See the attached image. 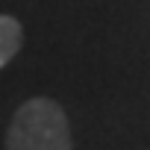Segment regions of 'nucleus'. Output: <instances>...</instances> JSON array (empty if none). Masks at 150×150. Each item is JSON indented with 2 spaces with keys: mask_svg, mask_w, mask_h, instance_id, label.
<instances>
[{
  "mask_svg": "<svg viewBox=\"0 0 150 150\" xmlns=\"http://www.w3.org/2000/svg\"><path fill=\"white\" fill-rule=\"evenodd\" d=\"M3 150H74L65 109L53 97L24 100L9 118Z\"/></svg>",
  "mask_w": 150,
  "mask_h": 150,
  "instance_id": "obj_1",
  "label": "nucleus"
},
{
  "mask_svg": "<svg viewBox=\"0 0 150 150\" xmlns=\"http://www.w3.org/2000/svg\"><path fill=\"white\" fill-rule=\"evenodd\" d=\"M24 44V27L15 15H0V68H6Z\"/></svg>",
  "mask_w": 150,
  "mask_h": 150,
  "instance_id": "obj_2",
  "label": "nucleus"
}]
</instances>
